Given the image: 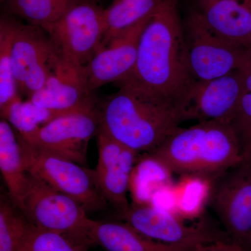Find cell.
Wrapping results in <instances>:
<instances>
[{
	"mask_svg": "<svg viewBox=\"0 0 251 251\" xmlns=\"http://www.w3.org/2000/svg\"><path fill=\"white\" fill-rule=\"evenodd\" d=\"M125 80L169 99L185 111L196 79L190 69L177 0H163L151 16L140 37L133 72Z\"/></svg>",
	"mask_w": 251,
	"mask_h": 251,
	"instance_id": "obj_1",
	"label": "cell"
},
{
	"mask_svg": "<svg viewBox=\"0 0 251 251\" xmlns=\"http://www.w3.org/2000/svg\"><path fill=\"white\" fill-rule=\"evenodd\" d=\"M98 103L100 126L137 153L158 148L187 120L182 107L130 80Z\"/></svg>",
	"mask_w": 251,
	"mask_h": 251,
	"instance_id": "obj_2",
	"label": "cell"
},
{
	"mask_svg": "<svg viewBox=\"0 0 251 251\" xmlns=\"http://www.w3.org/2000/svg\"><path fill=\"white\" fill-rule=\"evenodd\" d=\"M145 154L159 161L172 174L209 181L244 161L232 126L221 121L179 127L158 148Z\"/></svg>",
	"mask_w": 251,
	"mask_h": 251,
	"instance_id": "obj_3",
	"label": "cell"
},
{
	"mask_svg": "<svg viewBox=\"0 0 251 251\" xmlns=\"http://www.w3.org/2000/svg\"><path fill=\"white\" fill-rule=\"evenodd\" d=\"M18 209L39 228L67 236L83 245L92 243V220L80 203L27 172V183Z\"/></svg>",
	"mask_w": 251,
	"mask_h": 251,
	"instance_id": "obj_4",
	"label": "cell"
},
{
	"mask_svg": "<svg viewBox=\"0 0 251 251\" xmlns=\"http://www.w3.org/2000/svg\"><path fill=\"white\" fill-rule=\"evenodd\" d=\"M17 135L27 173L75 200L87 212L106 206V200L99 191L92 171L36 148Z\"/></svg>",
	"mask_w": 251,
	"mask_h": 251,
	"instance_id": "obj_5",
	"label": "cell"
},
{
	"mask_svg": "<svg viewBox=\"0 0 251 251\" xmlns=\"http://www.w3.org/2000/svg\"><path fill=\"white\" fill-rule=\"evenodd\" d=\"M59 58L85 70L106 32L105 9L82 0L46 30Z\"/></svg>",
	"mask_w": 251,
	"mask_h": 251,
	"instance_id": "obj_6",
	"label": "cell"
},
{
	"mask_svg": "<svg viewBox=\"0 0 251 251\" xmlns=\"http://www.w3.org/2000/svg\"><path fill=\"white\" fill-rule=\"evenodd\" d=\"M207 205L232 239L249 250L251 244V166L243 161L210 181Z\"/></svg>",
	"mask_w": 251,
	"mask_h": 251,
	"instance_id": "obj_7",
	"label": "cell"
},
{
	"mask_svg": "<svg viewBox=\"0 0 251 251\" xmlns=\"http://www.w3.org/2000/svg\"><path fill=\"white\" fill-rule=\"evenodd\" d=\"M100 126L98 103L51 120L29 134L21 135L32 146L81 166L87 163L90 140Z\"/></svg>",
	"mask_w": 251,
	"mask_h": 251,
	"instance_id": "obj_8",
	"label": "cell"
},
{
	"mask_svg": "<svg viewBox=\"0 0 251 251\" xmlns=\"http://www.w3.org/2000/svg\"><path fill=\"white\" fill-rule=\"evenodd\" d=\"M188 62L196 80H209L239 70L245 63L240 48L216 35L199 11H193L184 22Z\"/></svg>",
	"mask_w": 251,
	"mask_h": 251,
	"instance_id": "obj_9",
	"label": "cell"
},
{
	"mask_svg": "<svg viewBox=\"0 0 251 251\" xmlns=\"http://www.w3.org/2000/svg\"><path fill=\"white\" fill-rule=\"evenodd\" d=\"M11 58L18 94L29 99L45 85L59 57L45 29L17 21Z\"/></svg>",
	"mask_w": 251,
	"mask_h": 251,
	"instance_id": "obj_10",
	"label": "cell"
},
{
	"mask_svg": "<svg viewBox=\"0 0 251 251\" xmlns=\"http://www.w3.org/2000/svg\"><path fill=\"white\" fill-rule=\"evenodd\" d=\"M98 162L92 171L103 197L120 213L129 209L128 193L130 176L139 153L127 148L99 128L97 132Z\"/></svg>",
	"mask_w": 251,
	"mask_h": 251,
	"instance_id": "obj_11",
	"label": "cell"
},
{
	"mask_svg": "<svg viewBox=\"0 0 251 251\" xmlns=\"http://www.w3.org/2000/svg\"><path fill=\"white\" fill-rule=\"evenodd\" d=\"M246 93L239 70L212 80H196L186 100V118L230 124Z\"/></svg>",
	"mask_w": 251,
	"mask_h": 251,
	"instance_id": "obj_12",
	"label": "cell"
},
{
	"mask_svg": "<svg viewBox=\"0 0 251 251\" xmlns=\"http://www.w3.org/2000/svg\"><path fill=\"white\" fill-rule=\"evenodd\" d=\"M151 17L122 31L94 54L85 69L91 92L110 82L118 83L131 75L142 33Z\"/></svg>",
	"mask_w": 251,
	"mask_h": 251,
	"instance_id": "obj_13",
	"label": "cell"
},
{
	"mask_svg": "<svg viewBox=\"0 0 251 251\" xmlns=\"http://www.w3.org/2000/svg\"><path fill=\"white\" fill-rule=\"evenodd\" d=\"M27 100L59 116L97 104L89 89L85 70L60 58L45 85Z\"/></svg>",
	"mask_w": 251,
	"mask_h": 251,
	"instance_id": "obj_14",
	"label": "cell"
},
{
	"mask_svg": "<svg viewBox=\"0 0 251 251\" xmlns=\"http://www.w3.org/2000/svg\"><path fill=\"white\" fill-rule=\"evenodd\" d=\"M121 214L135 230L156 242L194 247L214 240L207 229L187 227L179 216L150 204H133Z\"/></svg>",
	"mask_w": 251,
	"mask_h": 251,
	"instance_id": "obj_15",
	"label": "cell"
},
{
	"mask_svg": "<svg viewBox=\"0 0 251 251\" xmlns=\"http://www.w3.org/2000/svg\"><path fill=\"white\" fill-rule=\"evenodd\" d=\"M198 10L216 35L238 48L251 41V13L238 0H199Z\"/></svg>",
	"mask_w": 251,
	"mask_h": 251,
	"instance_id": "obj_16",
	"label": "cell"
},
{
	"mask_svg": "<svg viewBox=\"0 0 251 251\" xmlns=\"http://www.w3.org/2000/svg\"><path fill=\"white\" fill-rule=\"evenodd\" d=\"M90 237L92 242L98 243L108 251H190L192 249L154 242L129 225L116 222L92 220Z\"/></svg>",
	"mask_w": 251,
	"mask_h": 251,
	"instance_id": "obj_17",
	"label": "cell"
},
{
	"mask_svg": "<svg viewBox=\"0 0 251 251\" xmlns=\"http://www.w3.org/2000/svg\"><path fill=\"white\" fill-rule=\"evenodd\" d=\"M0 171L9 197L18 207L27 183V171L17 133L4 119L0 122Z\"/></svg>",
	"mask_w": 251,
	"mask_h": 251,
	"instance_id": "obj_18",
	"label": "cell"
},
{
	"mask_svg": "<svg viewBox=\"0 0 251 251\" xmlns=\"http://www.w3.org/2000/svg\"><path fill=\"white\" fill-rule=\"evenodd\" d=\"M171 175L159 161L143 153L138 158L130 176L129 193L133 204H150L158 190L173 185Z\"/></svg>",
	"mask_w": 251,
	"mask_h": 251,
	"instance_id": "obj_19",
	"label": "cell"
},
{
	"mask_svg": "<svg viewBox=\"0 0 251 251\" xmlns=\"http://www.w3.org/2000/svg\"><path fill=\"white\" fill-rule=\"evenodd\" d=\"M163 0H113L105 9L106 32L99 50L120 33L152 16Z\"/></svg>",
	"mask_w": 251,
	"mask_h": 251,
	"instance_id": "obj_20",
	"label": "cell"
},
{
	"mask_svg": "<svg viewBox=\"0 0 251 251\" xmlns=\"http://www.w3.org/2000/svg\"><path fill=\"white\" fill-rule=\"evenodd\" d=\"M82 0H5L8 13L46 29Z\"/></svg>",
	"mask_w": 251,
	"mask_h": 251,
	"instance_id": "obj_21",
	"label": "cell"
},
{
	"mask_svg": "<svg viewBox=\"0 0 251 251\" xmlns=\"http://www.w3.org/2000/svg\"><path fill=\"white\" fill-rule=\"evenodd\" d=\"M16 22L11 15H2L0 20V113L20 98L12 68L13 44Z\"/></svg>",
	"mask_w": 251,
	"mask_h": 251,
	"instance_id": "obj_22",
	"label": "cell"
},
{
	"mask_svg": "<svg viewBox=\"0 0 251 251\" xmlns=\"http://www.w3.org/2000/svg\"><path fill=\"white\" fill-rule=\"evenodd\" d=\"M29 222L10 198L1 196L0 251H20Z\"/></svg>",
	"mask_w": 251,
	"mask_h": 251,
	"instance_id": "obj_23",
	"label": "cell"
},
{
	"mask_svg": "<svg viewBox=\"0 0 251 251\" xmlns=\"http://www.w3.org/2000/svg\"><path fill=\"white\" fill-rule=\"evenodd\" d=\"M175 186L176 193V215L180 218H194L200 215L207 204L210 181L198 176H183Z\"/></svg>",
	"mask_w": 251,
	"mask_h": 251,
	"instance_id": "obj_24",
	"label": "cell"
},
{
	"mask_svg": "<svg viewBox=\"0 0 251 251\" xmlns=\"http://www.w3.org/2000/svg\"><path fill=\"white\" fill-rule=\"evenodd\" d=\"M1 117L20 135H25L39 129L59 115L36 106L29 100L23 101L20 97L1 114Z\"/></svg>",
	"mask_w": 251,
	"mask_h": 251,
	"instance_id": "obj_25",
	"label": "cell"
},
{
	"mask_svg": "<svg viewBox=\"0 0 251 251\" xmlns=\"http://www.w3.org/2000/svg\"><path fill=\"white\" fill-rule=\"evenodd\" d=\"M82 246L67 236L39 228L29 223L20 251H81Z\"/></svg>",
	"mask_w": 251,
	"mask_h": 251,
	"instance_id": "obj_26",
	"label": "cell"
},
{
	"mask_svg": "<svg viewBox=\"0 0 251 251\" xmlns=\"http://www.w3.org/2000/svg\"><path fill=\"white\" fill-rule=\"evenodd\" d=\"M245 160L251 153V92L244 94L230 122Z\"/></svg>",
	"mask_w": 251,
	"mask_h": 251,
	"instance_id": "obj_27",
	"label": "cell"
},
{
	"mask_svg": "<svg viewBox=\"0 0 251 251\" xmlns=\"http://www.w3.org/2000/svg\"><path fill=\"white\" fill-rule=\"evenodd\" d=\"M239 71L242 75L247 92H251V68L249 69V68L242 67L239 69Z\"/></svg>",
	"mask_w": 251,
	"mask_h": 251,
	"instance_id": "obj_28",
	"label": "cell"
},
{
	"mask_svg": "<svg viewBox=\"0 0 251 251\" xmlns=\"http://www.w3.org/2000/svg\"><path fill=\"white\" fill-rule=\"evenodd\" d=\"M244 161L247 162L248 164L250 165L251 166V153L250 155H249V156L247 157V158H246L245 160H244Z\"/></svg>",
	"mask_w": 251,
	"mask_h": 251,
	"instance_id": "obj_29",
	"label": "cell"
},
{
	"mask_svg": "<svg viewBox=\"0 0 251 251\" xmlns=\"http://www.w3.org/2000/svg\"><path fill=\"white\" fill-rule=\"evenodd\" d=\"M248 251H251V244L250 247H249V250H248Z\"/></svg>",
	"mask_w": 251,
	"mask_h": 251,
	"instance_id": "obj_30",
	"label": "cell"
},
{
	"mask_svg": "<svg viewBox=\"0 0 251 251\" xmlns=\"http://www.w3.org/2000/svg\"><path fill=\"white\" fill-rule=\"evenodd\" d=\"M1 1H5V0H1Z\"/></svg>",
	"mask_w": 251,
	"mask_h": 251,
	"instance_id": "obj_31",
	"label": "cell"
}]
</instances>
